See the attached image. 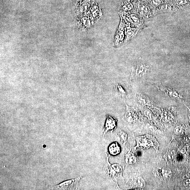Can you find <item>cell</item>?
<instances>
[{
	"instance_id": "obj_6",
	"label": "cell",
	"mask_w": 190,
	"mask_h": 190,
	"mask_svg": "<svg viewBox=\"0 0 190 190\" xmlns=\"http://www.w3.org/2000/svg\"><path fill=\"white\" fill-rule=\"evenodd\" d=\"M121 147L119 144L117 142L110 144L108 148V151L110 155L115 156L121 153Z\"/></svg>"
},
{
	"instance_id": "obj_14",
	"label": "cell",
	"mask_w": 190,
	"mask_h": 190,
	"mask_svg": "<svg viewBox=\"0 0 190 190\" xmlns=\"http://www.w3.org/2000/svg\"><path fill=\"white\" fill-rule=\"evenodd\" d=\"M175 4L179 7H183L188 3L187 0H175Z\"/></svg>"
},
{
	"instance_id": "obj_20",
	"label": "cell",
	"mask_w": 190,
	"mask_h": 190,
	"mask_svg": "<svg viewBox=\"0 0 190 190\" xmlns=\"http://www.w3.org/2000/svg\"><path fill=\"white\" fill-rule=\"evenodd\" d=\"M134 34V31L132 29H130L127 31V34L128 37H130L133 36Z\"/></svg>"
},
{
	"instance_id": "obj_1",
	"label": "cell",
	"mask_w": 190,
	"mask_h": 190,
	"mask_svg": "<svg viewBox=\"0 0 190 190\" xmlns=\"http://www.w3.org/2000/svg\"><path fill=\"white\" fill-rule=\"evenodd\" d=\"M107 161L106 164L104 168V170L106 174L113 180L114 185L116 187L117 189H119L117 182V179H120L122 178L123 168L119 164H111L109 161L108 157L107 154Z\"/></svg>"
},
{
	"instance_id": "obj_16",
	"label": "cell",
	"mask_w": 190,
	"mask_h": 190,
	"mask_svg": "<svg viewBox=\"0 0 190 190\" xmlns=\"http://www.w3.org/2000/svg\"><path fill=\"white\" fill-rule=\"evenodd\" d=\"M130 17L134 22L135 23L138 24L139 23V18L136 15L134 14H132L130 15Z\"/></svg>"
},
{
	"instance_id": "obj_10",
	"label": "cell",
	"mask_w": 190,
	"mask_h": 190,
	"mask_svg": "<svg viewBox=\"0 0 190 190\" xmlns=\"http://www.w3.org/2000/svg\"><path fill=\"white\" fill-rule=\"evenodd\" d=\"M125 161L127 165H133L136 162V158L133 153H128L126 155Z\"/></svg>"
},
{
	"instance_id": "obj_17",
	"label": "cell",
	"mask_w": 190,
	"mask_h": 190,
	"mask_svg": "<svg viewBox=\"0 0 190 190\" xmlns=\"http://www.w3.org/2000/svg\"><path fill=\"white\" fill-rule=\"evenodd\" d=\"M182 129L180 127H177L174 130V133L176 135H180L182 133Z\"/></svg>"
},
{
	"instance_id": "obj_12",
	"label": "cell",
	"mask_w": 190,
	"mask_h": 190,
	"mask_svg": "<svg viewBox=\"0 0 190 190\" xmlns=\"http://www.w3.org/2000/svg\"><path fill=\"white\" fill-rule=\"evenodd\" d=\"M138 7H139V10L142 13H149L150 11V9L149 6L146 4H140Z\"/></svg>"
},
{
	"instance_id": "obj_5",
	"label": "cell",
	"mask_w": 190,
	"mask_h": 190,
	"mask_svg": "<svg viewBox=\"0 0 190 190\" xmlns=\"http://www.w3.org/2000/svg\"><path fill=\"white\" fill-rule=\"evenodd\" d=\"M81 178V177H80L75 179L64 182L57 186V189L61 190L72 189L77 184Z\"/></svg>"
},
{
	"instance_id": "obj_7",
	"label": "cell",
	"mask_w": 190,
	"mask_h": 190,
	"mask_svg": "<svg viewBox=\"0 0 190 190\" xmlns=\"http://www.w3.org/2000/svg\"><path fill=\"white\" fill-rule=\"evenodd\" d=\"M156 87L158 89L163 91L166 95H168L170 97L174 98H175L180 100V101H181V99L183 98V97L174 90L164 87L161 85H157Z\"/></svg>"
},
{
	"instance_id": "obj_9",
	"label": "cell",
	"mask_w": 190,
	"mask_h": 190,
	"mask_svg": "<svg viewBox=\"0 0 190 190\" xmlns=\"http://www.w3.org/2000/svg\"><path fill=\"white\" fill-rule=\"evenodd\" d=\"M127 106V111L125 114L126 119L129 122L133 123L135 122L136 120L135 115L132 111V109Z\"/></svg>"
},
{
	"instance_id": "obj_4",
	"label": "cell",
	"mask_w": 190,
	"mask_h": 190,
	"mask_svg": "<svg viewBox=\"0 0 190 190\" xmlns=\"http://www.w3.org/2000/svg\"><path fill=\"white\" fill-rule=\"evenodd\" d=\"M117 120L113 117L108 115L106 120L103 130V136L108 132H113L117 127Z\"/></svg>"
},
{
	"instance_id": "obj_19",
	"label": "cell",
	"mask_w": 190,
	"mask_h": 190,
	"mask_svg": "<svg viewBox=\"0 0 190 190\" xmlns=\"http://www.w3.org/2000/svg\"><path fill=\"white\" fill-rule=\"evenodd\" d=\"M163 174L164 176L165 177H169V174H170V172L169 171H167L166 170H164L163 171Z\"/></svg>"
},
{
	"instance_id": "obj_2",
	"label": "cell",
	"mask_w": 190,
	"mask_h": 190,
	"mask_svg": "<svg viewBox=\"0 0 190 190\" xmlns=\"http://www.w3.org/2000/svg\"><path fill=\"white\" fill-rule=\"evenodd\" d=\"M136 147L142 149H148L153 147L158 151L159 145L156 139L153 136L149 135L141 136L136 138Z\"/></svg>"
},
{
	"instance_id": "obj_13",
	"label": "cell",
	"mask_w": 190,
	"mask_h": 190,
	"mask_svg": "<svg viewBox=\"0 0 190 190\" xmlns=\"http://www.w3.org/2000/svg\"><path fill=\"white\" fill-rule=\"evenodd\" d=\"M117 91L119 95L121 97L124 96L126 95V92L124 88L119 84H117L116 86Z\"/></svg>"
},
{
	"instance_id": "obj_11",
	"label": "cell",
	"mask_w": 190,
	"mask_h": 190,
	"mask_svg": "<svg viewBox=\"0 0 190 190\" xmlns=\"http://www.w3.org/2000/svg\"><path fill=\"white\" fill-rule=\"evenodd\" d=\"M135 184L139 189H142L145 187V182L141 177H138L135 180Z\"/></svg>"
},
{
	"instance_id": "obj_8",
	"label": "cell",
	"mask_w": 190,
	"mask_h": 190,
	"mask_svg": "<svg viewBox=\"0 0 190 190\" xmlns=\"http://www.w3.org/2000/svg\"><path fill=\"white\" fill-rule=\"evenodd\" d=\"M115 137L120 143L124 145L127 141L128 136L125 131L119 130L117 132Z\"/></svg>"
},
{
	"instance_id": "obj_15",
	"label": "cell",
	"mask_w": 190,
	"mask_h": 190,
	"mask_svg": "<svg viewBox=\"0 0 190 190\" xmlns=\"http://www.w3.org/2000/svg\"><path fill=\"white\" fill-rule=\"evenodd\" d=\"M133 6L132 4L130 2H125L123 6V9L125 11L130 10L133 9Z\"/></svg>"
},
{
	"instance_id": "obj_3",
	"label": "cell",
	"mask_w": 190,
	"mask_h": 190,
	"mask_svg": "<svg viewBox=\"0 0 190 190\" xmlns=\"http://www.w3.org/2000/svg\"><path fill=\"white\" fill-rule=\"evenodd\" d=\"M148 67L142 63H138L134 65L131 72V79H135L143 77L146 74Z\"/></svg>"
},
{
	"instance_id": "obj_18",
	"label": "cell",
	"mask_w": 190,
	"mask_h": 190,
	"mask_svg": "<svg viewBox=\"0 0 190 190\" xmlns=\"http://www.w3.org/2000/svg\"><path fill=\"white\" fill-rule=\"evenodd\" d=\"M175 152L174 151H172L170 152L169 153L168 156L170 159H173L174 157L175 156Z\"/></svg>"
}]
</instances>
